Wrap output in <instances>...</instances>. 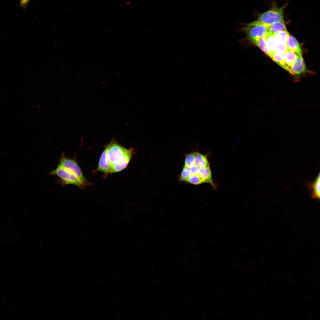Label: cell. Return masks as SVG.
Returning a JSON list of instances; mask_svg holds the SVG:
<instances>
[{"mask_svg": "<svg viewBox=\"0 0 320 320\" xmlns=\"http://www.w3.org/2000/svg\"><path fill=\"white\" fill-rule=\"evenodd\" d=\"M112 169V167L108 157L107 150L106 147L100 156L97 171L108 174L111 173Z\"/></svg>", "mask_w": 320, "mask_h": 320, "instance_id": "obj_6", "label": "cell"}, {"mask_svg": "<svg viewBox=\"0 0 320 320\" xmlns=\"http://www.w3.org/2000/svg\"><path fill=\"white\" fill-rule=\"evenodd\" d=\"M191 175L190 168L184 165L180 175V179L187 182Z\"/></svg>", "mask_w": 320, "mask_h": 320, "instance_id": "obj_19", "label": "cell"}, {"mask_svg": "<svg viewBox=\"0 0 320 320\" xmlns=\"http://www.w3.org/2000/svg\"><path fill=\"white\" fill-rule=\"evenodd\" d=\"M287 4L279 7L274 4L267 11L259 14L257 20L267 25L284 19V10Z\"/></svg>", "mask_w": 320, "mask_h": 320, "instance_id": "obj_3", "label": "cell"}, {"mask_svg": "<svg viewBox=\"0 0 320 320\" xmlns=\"http://www.w3.org/2000/svg\"><path fill=\"white\" fill-rule=\"evenodd\" d=\"M187 182L195 185L203 183L202 179L198 175H191Z\"/></svg>", "mask_w": 320, "mask_h": 320, "instance_id": "obj_20", "label": "cell"}, {"mask_svg": "<svg viewBox=\"0 0 320 320\" xmlns=\"http://www.w3.org/2000/svg\"><path fill=\"white\" fill-rule=\"evenodd\" d=\"M307 71L306 66L303 56H298L292 66L291 74L296 77Z\"/></svg>", "mask_w": 320, "mask_h": 320, "instance_id": "obj_7", "label": "cell"}, {"mask_svg": "<svg viewBox=\"0 0 320 320\" xmlns=\"http://www.w3.org/2000/svg\"><path fill=\"white\" fill-rule=\"evenodd\" d=\"M313 189L315 195L320 199V173L314 184Z\"/></svg>", "mask_w": 320, "mask_h": 320, "instance_id": "obj_21", "label": "cell"}, {"mask_svg": "<svg viewBox=\"0 0 320 320\" xmlns=\"http://www.w3.org/2000/svg\"><path fill=\"white\" fill-rule=\"evenodd\" d=\"M289 35L287 31L279 32L274 34L276 44L287 45Z\"/></svg>", "mask_w": 320, "mask_h": 320, "instance_id": "obj_11", "label": "cell"}, {"mask_svg": "<svg viewBox=\"0 0 320 320\" xmlns=\"http://www.w3.org/2000/svg\"><path fill=\"white\" fill-rule=\"evenodd\" d=\"M268 57L271 58V55L267 49L266 42V35L261 37L258 41L257 46Z\"/></svg>", "mask_w": 320, "mask_h": 320, "instance_id": "obj_17", "label": "cell"}, {"mask_svg": "<svg viewBox=\"0 0 320 320\" xmlns=\"http://www.w3.org/2000/svg\"><path fill=\"white\" fill-rule=\"evenodd\" d=\"M195 164L198 166L200 168L209 167L206 156L198 152H195Z\"/></svg>", "mask_w": 320, "mask_h": 320, "instance_id": "obj_14", "label": "cell"}, {"mask_svg": "<svg viewBox=\"0 0 320 320\" xmlns=\"http://www.w3.org/2000/svg\"><path fill=\"white\" fill-rule=\"evenodd\" d=\"M132 149H129L121 161L113 167L111 173L119 172L126 168L132 157Z\"/></svg>", "mask_w": 320, "mask_h": 320, "instance_id": "obj_8", "label": "cell"}, {"mask_svg": "<svg viewBox=\"0 0 320 320\" xmlns=\"http://www.w3.org/2000/svg\"><path fill=\"white\" fill-rule=\"evenodd\" d=\"M276 51L286 52L288 50L287 45L284 44H276Z\"/></svg>", "mask_w": 320, "mask_h": 320, "instance_id": "obj_22", "label": "cell"}, {"mask_svg": "<svg viewBox=\"0 0 320 320\" xmlns=\"http://www.w3.org/2000/svg\"><path fill=\"white\" fill-rule=\"evenodd\" d=\"M195 152H192L188 154L186 156L185 165L190 168L195 164Z\"/></svg>", "mask_w": 320, "mask_h": 320, "instance_id": "obj_18", "label": "cell"}, {"mask_svg": "<svg viewBox=\"0 0 320 320\" xmlns=\"http://www.w3.org/2000/svg\"><path fill=\"white\" fill-rule=\"evenodd\" d=\"M65 168L74 173L84 185L88 183L76 162L73 159L65 157L63 153L60 159L59 164Z\"/></svg>", "mask_w": 320, "mask_h": 320, "instance_id": "obj_5", "label": "cell"}, {"mask_svg": "<svg viewBox=\"0 0 320 320\" xmlns=\"http://www.w3.org/2000/svg\"><path fill=\"white\" fill-rule=\"evenodd\" d=\"M31 0H20V6L23 9H27L29 2Z\"/></svg>", "mask_w": 320, "mask_h": 320, "instance_id": "obj_24", "label": "cell"}, {"mask_svg": "<svg viewBox=\"0 0 320 320\" xmlns=\"http://www.w3.org/2000/svg\"><path fill=\"white\" fill-rule=\"evenodd\" d=\"M268 28L269 32L273 34L287 31L284 19L270 25Z\"/></svg>", "mask_w": 320, "mask_h": 320, "instance_id": "obj_12", "label": "cell"}, {"mask_svg": "<svg viewBox=\"0 0 320 320\" xmlns=\"http://www.w3.org/2000/svg\"><path fill=\"white\" fill-rule=\"evenodd\" d=\"M106 147L108 157L112 168L121 161L129 150L114 141H112Z\"/></svg>", "mask_w": 320, "mask_h": 320, "instance_id": "obj_4", "label": "cell"}, {"mask_svg": "<svg viewBox=\"0 0 320 320\" xmlns=\"http://www.w3.org/2000/svg\"><path fill=\"white\" fill-rule=\"evenodd\" d=\"M298 55L288 49L285 54V63L284 69L291 73L292 66Z\"/></svg>", "mask_w": 320, "mask_h": 320, "instance_id": "obj_10", "label": "cell"}, {"mask_svg": "<svg viewBox=\"0 0 320 320\" xmlns=\"http://www.w3.org/2000/svg\"><path fill=\"white\" fill-rule=\"evenodd\" d=\"M244 25L243 29L247 39L256 46L260 39L269 32L270 25L265 24L258 20Z\"/></svg>", "mask_w": 320, "mask_h": 320, "instance_id": "obj_1", "label": "cell"}, {"mask_svg": "<svg viewBox=\"0 0 320 320\" xmlns=\"http://www.w3.org/2000/svg\"><path fill=\"white\" fill-rule=\"evenodd\" d=\"M49 174L57 176L60 178L59 182L62 185L72 184L80 188H83L84 185L74 173L59 164L55 169Z\"/></svg>", "mask_w": 320, "mask_h": 320, "instance_id": "obj_2", "label": "cell"}, {"mask_svg": "<svg viewBox=\"0 0 320 320\" xmlns=\"http://www.w3.org/2000/svg\"><path fill=\"white\" fill-rule=\"evenodd\" d=\"M287 45L289 50L295 52L298 56H303L300 45L295 38L290 34L288 37Z\"/></svg>", "mask_w": 320, "mask_h": 320, "instance_id": "obj_9", "label": "cell"}, {"mask_svg": "<svg viewBox=\"0 0 320 320\" xmlns=\"http://www.w3.org/2000/svg\"><path fill=\"white\" fill-rule=\"evenodd\" d=\"M198 175L202 179L203 183H208L211 184L212 185H214L209 167L206 168H200Z\"/></svg>", "mask_w": 320, "mask_h": 320, "instance_id": "obj_13", "label": "cell"}, {"mask_svg": "<svg viewBox=\"0 0 320 320\" xmlns=\"http://www.w3.org/2000/svg\"><path fill=\"white\" fill-rule=\"evenodd\" d=\"M200 169V168L195 164L190 167V169L191 175H198Z\"/></svg>", "mask_w": 320, "mask_h": 320, "instance_id": "obj_23", "label": "cell"}, {"mask_svg": "<svg viewBox=\"0 0 320 320\" xmlns=\"http://www.w3.org/2000/svg\"><path fill=\"white\" fill-rule=\"evenodd\" d=\"M285 52L276 51L272 54L271 59L283 68H284L285 60Z\"/></svg>", "mask_w": 320, "mask_h": 320, "instance_id": "obj_16", "label": "cell"}, {"mask_svg": "<svg viewBox=\"0 0 320 320\" xmlns=\"http://www.w3.org/2000/svg\"><path fill=\"white\" fill-rule=\"evenodd\" d=\"M273 34L268 32L266 35V42L267 49L271 56L272 54L276 51V45Z\"/></svg>", "mask_w": 320, "mask_h": 320, "instance_id": "obj_15", "label": "cell"}]
</instances>
